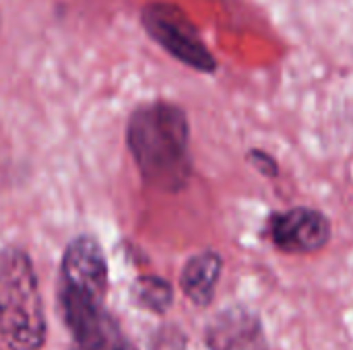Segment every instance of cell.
Here are the masks:
<instances>
[{
    "label": "cell",
    "instance_id": "cell-9",
    "mask_svg": "<svg viewBox=\"0 0 353 350\" xmlns=\"http://www.w3.org/2000/svg\"><path fill=\"white\" fill-rule=\"evenodd\" d=\"M134 301L153 314H165L172 307L174 291L172 285L159 276H143L134 285Z\"/></svg>",
    "mask_w": 353,
    "mask_h": 350
},
{
    "label": "cell",
    "instance_id": "cell-3",
    "mask_svg": "<svg viewBox=\"0 0 353 350\" xmlns=\"http://www.w3.org/2000/svg\"><path fill=\"white\" fill-rule=\"evenodd\" d=\"M108 262L101 245L89 237H74L62 256L58 303L70 334L77 336L97 324L105 314Z\"/></svg>",
    "mask_w": 353,
    "mask_h": 350
},
{
    "label": "cell",
    "instance_id": "cell-5",
    "mask_svg": "<svg viewBox=\"0 0 353 350\" xmlns=\"http://www.w3.org/2000/svg\"><path fill=\"white\" fill-rule=\"evenodd\" d=\"M265 235L279 252L314 254L329 243L331 223L321 210L296 206L269 215Z\"/></svg>",
    "mask_w": 353,
    "mask_h": 350
},
{
    "label": "cell",
    "instance_id": "cell-2",
    "mask_svg": "<svg viewBox=\"0 0 353 350\" xmlns=\"http://www.w3.org/2000/svg\"><path fill=\"white\" fill-rule=\"evenodd\" d=\"M48 324L31 258L8 248L0 256V338L8 350H41Z\"/></svg>",
    "mask_w": 353,
    "mask_h": 350
},
{
    "label": "cell",
    "instance_id": "cell-1",
    "mask_svg": "<svg viewBox=\"0 0 353 350\" xmlns=\"http://www.w3.org/2000/svg\"><path fill=\"white\" fill-rule=\"evenodd\" d=\"M188 142V118L176 103L149 101L128 118V151L143 179L157 190L176 192L188 182L192 165Z\"/></svg>",
    "mask_w": 353,
    "mask_h": 350
},
{
    "label": "cell",
    "instance_id": "cell-4",
    "mask_svg": "<svg viewBox=\"0 0 353 350\" xmlns=\"http://www.w3.org/2000/svg\"><path fill=\"white\" fill-rule=\"evenodd\" d=\"M141 23L147 35L178 62L205 74L217 70L215 56L205 45L196 25L178 4L165 0L147 2L141 10Z\"/></svg>",
    "mask_w": 353,
    "mask_h": 350
},
{
    "label": "cell",
    "instance_id": "cell-8",
    "mask_svg": "<svg viewBox=\"0 0 353 350\" xmlns=\"http://www.w3.org/2000/svg\"><path fill=\"white\" fill-rule=\"evenodd\" d=\"M70 350H137L122 334L118 322L108 316L97 328L72 340Z\"/></svg>",
    "mask_w": 353,
    "mask_h": 350
},
{
    "label": "cell",
    "instance_id": "cell-10",
    "mask_svg": "<svg viewBox=\"0 0 353 350\" xmlns=\"http://www.w3.org/2000/svg\"><path fill=\"white\" fill-rule=\"evenodd\" d=\"M248 161L254 165V169H259L263 175H267V177H275L277 175V163H275V159L269 155V153H265V151H261V149H252L250 153H248Z\"/></svg>",
    "mask_w": 353,
    "mask_h": 350
},
{
    "label": "cell",
    "instance_id": "cell-7",
    "mask_svg": "<svg viewBox=\"0 0 353 350\" xmlns=\"http://www.w3.org/2000/svg\"><path fill=\"white\" fill-rule=\"evenodd\" d=\"M221 268H223V262L217 252L205 250V252L194 254L184 264L182 274H180V287L186 299H190L199 307H207L215 297Z\"/></svg>",
    "mask_w": 353,
    "mask_h": 350
},
{
    "label": "cell",
    "instance_id": "cell-6",
    "mask_svg": "<svg viewBox=\"0 0 353 350\" xmlns=\"http://www.w3.org/2000/svg\"><path fill=\"white\" fill-rule=\"evenodd\" d=\"M205 340L209 350H269L261 318L242 305L219 311L209 322Z\"/></svg>",
    "mask_w": 353,
    "mask_h": 350
}]
</instances>
